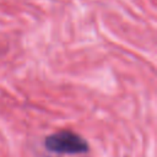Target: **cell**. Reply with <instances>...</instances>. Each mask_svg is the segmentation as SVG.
<instances>
[{
  "mask_svg": "<svg viewBox=\"0 0 157 157\" xmlns=\"http://www.w3.org/2000/svg\"><path fill=\"white\" fill-rule=\"evenodd\" d=\"M44 145L48 151L54 153L78 155V153H86L88 151L87 141L80 135L69 130L56 131L47 136Z\"/></svg>",
  "mask_w": 157,
  "mask_h": 157,
  "instance_id": "1",
  "label": "cell"
}]
</instances>
